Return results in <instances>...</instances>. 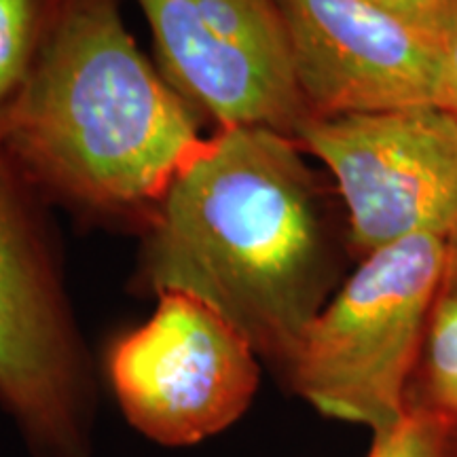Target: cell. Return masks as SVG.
<instances>
[{"instance_id":"6","label":"cell","mask_w":457,"mask_h":457,"mask_svg":"<svg viewBox=\"0 0 457 457\" xmlns=\"http://www.w3.org/2000/svg\"><path fill=\"white\" fill-rule=\"evenodd\" d=\"M262 360L212 305L180 290L106 350V377L131 428L163 447L225 432L259 392Z\"/></svg>"},{"instance_id":"10","label":"cell","mask_w":457,"mask_h":457,"mask_svg":"<svg viewBox=\"0 0 457 457\" xmlns=\"http://www.w3.org/2000/svg\"><path fill=\"white\" fill-rule=\"evenodd\" d=\"M55 0H0V114L24 81Z\"/></svg>"},{"instance_id":"11","label":"cell","mask_w":457,"mask_h":457,"mask_svg":"<svg viewBox=\"0 0 457 457\" xmlns=\"http://www.w3.org/2000/svg\"><path fill=\"white\" fill-rule=\"evenodd\" d=\"M369 3L445 45L457 34V0H369Z\"/></svg>"},{"instance_id":"2","label":"cell","mask_w":457,"mask_h":457,"mask_svg":"<svg viewBox=\"0 0 457 457\" xmlns=\"http://www.w3.org/2000/svg\"><path fill=\"white\" fill-rule=\"evenodd\" d=\"M208 142L128 30L121 0H55L0 114V146L54 208L138 233Z\"/></svg>"},{"instance_id":"12","label":"cell","mask_w":457,"mask_h":457,"mask_svg":"<svg viewBox=\"0 0 457 457\" xmlns=\"http://www.w3.org/2000/svg\"><path fill=\"white\" fill-rule=\"evenodd\" d=\"M367 457H443L432 432L404 415L390 430L373 434Z\"/></svg>"},{"instance_id":"5","label":"cell","mask_w":457,"mask_h":457,"mask_svg":"<svg viewBox=\"0 0 457 457\" xmlns=\"http://www.w3.org/2000/svg\"><path fill=\"white\" fill-rule=\"evenodd\" d=\"M295 138L335 182L353 261L415 236L457 242V117L449 108L310 119Z\"/></svg>"},{"instance_id":"3","label":"cell","mask_w":457,"mask_h":457,"mask_svg":"<svg viewBox=\"0 0 457 457\" xmlns=\"http://www.w3.org/2000/svg\"><path fill=\"white\" fill-rule=\"evenodd\" d=\"M51 210L0 146V407L34 457H89L94 360Z\"/></svg>"},{"instance_id":"8","label":"cell","mask_w":457,"mask_h":457,"mask_svg":"<svg viewBox=\"0 0 457 457\" xmlns=\"http://www.w3.org/2000/svg\"><path fill=\"white\" fill-rule=\"evenodd\" d=\"M310 119L449 104L447 45L369 0H278Z\"/></svg>"},{"instance_id":"1","label":"cell","mask_w":457,"mask_h":457,"mask_svg":"<svg viewBox=\"0 0 457 457\" xmlns=\"http://www.w3.org/2000/svg\"><path fill=\"white\" fill-rule=\"evenodd\" d=\"M310 159L276 129L210 134L140 233L134 288L199 296L276 373L352 259Z\"/></svg>"},{"instance_id":"7","label":"cell","mask_w":457,"mask_h":457,"mask_svg":"<svg viewBox=\"0 0 457 457\" xmlns=\"http://www.w3.org/2000/svg\"><path fill=\"white\" fill-rule=\"evenodd\" d=\"M163 77L214 131L310 121L278 0H136Z\"/></svg>"},{"instance_id":"4","label":"cell","mask_w":457,"mask_h":457,"mask_svg":"<svg viewBox=\"0 0 457 457\" xmlns=\"http://www.w3.org/2000/svg\"><path fill=\"white\" fill-rule=\"evenodd\" d=\"M447 242L415 236L356 261L276 370L318 413L390 430L404 417L413 370Z\"/></svg>"},{"instance_id":"13","label":"cell","mask_w":457,"mask_h":457,"mask_svg":"<svg viewBox=\"0 0 457 457\" xmlns=\"http://www.w3.org/2000/svg\"><path fill=\"white\" fill-rule=\"evenodd\" d=\"M449 66V104L447 108L457 117V34L447 43Z\"/></svg>"},{"instance_id":"9","label":"cell","mask_w":457,"mask_h":457,"mask_svg":"<svg viewBox=\"0 0 457 457\" xmlns=\"http://www.w3.org/2000/svg\"><path fill=\"white\" fill-rule=\"evenodd\" d=\"M404 415L432 432L443 457H457V242L447 244L404 394Z\"/></svg>"}]
</instances>
